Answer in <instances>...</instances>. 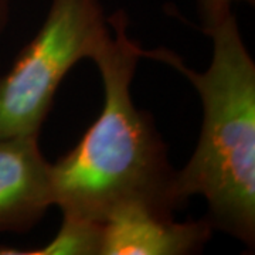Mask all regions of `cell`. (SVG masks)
Returning <instances> with one entry per match:
<instances>
[{"instance_id":"obj_5","label":"cell","mask_w":255,"mask_h":255,"mask_svg":"<svg viewBox=\"0 0 255 255\" xmlns=\"http://www.w3.org/2000/svg\"><path fill=\"white\" fill-rule=\"evenodd\" d=\"M213 231L206 217L177 223L142 206H127L102 221L98 255L194 254Z\"/></svg>"},{"instance_id":"obj_4","label":"cell","mask_w":255,"mask_h":255,"mask_svg":"<svg viewBox=\"0 0 255 255\" xmlns=\"http://www.w3.org/2000/svg\"><path fill=\"white\" fill-rule=\"evenodd\" d=\"M51 206V163L38 136L0 139V231L26 233Z\"/></svg>"},{"instance_id":"obj_1","label":"cell","mask_w":255,"mask_h":255,"mask_svg":"<svg viewBox=\"0 0 255 255\" xmlns=\"http://www.w3.org/2000/svg\"><path fill=\"white\" fill-rule=\"evenodd\" d=\"M114 34L92 60L104 85V107L81 140L51 163L54 206L63 219L91 224L115 210L142 206L164 217L182 209L169 162L153 118L137 110L130 84L145 48L128 36L124 11L108 17Z\"/></svg>"},{"instance_id":"obj_3","label":"cell","mask_w":255,"mask_h":255,"mask_svg":"<svg viewBox=\"0 0 255 255\" xmlns=\"http://www.w3.org/2000/svg\"><path fill=\"white\" fill-rule=\"evenodd\" d=\"M111 36L101 0H51L36 36L0 77V139L38 136L65 75Z\"/></svg>"},{"instance_id":"obj_2","label":"cell","mask_w":255,"mask_h":255,"mask_svg":"<svg viewBox=\"0 0 255 255\" xmlns=\"http://www.w3.org/2000/svg\"><path fill=\"white\" fill-rule=\"evenodd\" d=\"M204 34L213 41L209 68L199 73L166 48L145 50L183 74L203 107L199 142L190 160L176 173L183 206L191 196L207 201L206 219L248 248L255 246V63L234 13Z\"/></svg>"},{"instance_id":"obj_6","label":"cell","mask_w":255,"mask_h":255,"mask_svg":"<svg viewBox=\"0 0 255 255\" xmlns=\"http://www.w3.org/2000/svg\"><path fill=\"white\" fill-rule=\"evenodd\" d=\"M101 224L63 219V224L54 238L40 248L16 251L13 254L28 255H98Z\"/></svg>"},{"instance_id":"obj_8","label":"cell","mask_w":255,"mask_h":255,"mask_svg":"<svg viewBox=\"0 0 255 255\" xmlns=\"http://www.w3.org/2000/svg\"><path fill=\"white\" fill-rule=\"evenodd\" d=\"M10 17V0H0V34L6 28Z\"/></svg>"},{"instance_id":"obj_7","label":"cell","mask_w":255,"mask_h":255,"mask_svg":"<svg viewBox=\"0 0 255 255\" xmlns=\"http://www.w3.org/2000/svg\"><path fill=\"white\" fill-rule=\"evenodd\" d=\"M197 14L200 17L201 27L206 33L207 30L217 26L220 21L230 16L236 4H251L254 6L255 0H194Z\"/></svg>"}]
</instances>
